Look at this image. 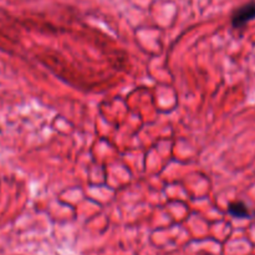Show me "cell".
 Segmentation results:
<instances>
[{"instance_id": "cell-1", "label": "cell", "mask_w": 255, "mask_h": 255, "mask_svg": "<svg viewBox=\"0 0 255 255\" xmlns=\"http://www.w3.org/2000/svg\"><path fill=\"white\" fill-rule=\"evenodd\" d=\"M252 20H255V0L246 2L239 6L232 15V26L234 29H242Z\"/></svg>"}, {"instance_id": "cell-2", "label": "cell", "mask_w": 255, "mask_h": 255, "mask_svg": "<svg viewBox=\"0 0 255 255\" xmlns=\"http://www.w3.org/2000/svg\"><path fill=\"white\" fill-rule=\"evenodd\" d=\"M228 212L231 216H233L234 218H249L251 213L248 211V207L246 206L244 202H233V203L229 204Z\"/></svg>"}]
</instances>
